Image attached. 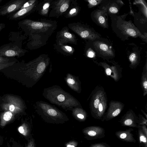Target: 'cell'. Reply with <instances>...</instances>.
Returning a JSON list of instances; mask_svg holds the SVG:
<instances>
[{
    "mask_svg": "<svg viewBox=\"0 0 147 147\" xmlns=\"http://www.w3.org/2000/svg\"><path fill=\"white\" fill-rule=\"evenodd\" d=\"M42 94L51 103L62 108L66 111H72L76 108H82L77 100L59 86L54 85L45 88Z\"/></svg>",
    "mask_w": 147,
    "mask_h": 147,
    "instance_id": "cell-1",
    "label": "cell"
},
{
    "mask_svg": "<svg viewBox=\"0 0 147 147\" xmlns=\"http://www.w3.org/2000/svg\"><path fill=\"white\" fill-rule=\"evenodd\" d=\"M37 113L45 122L53 124H62L69 120L66 114L55 106L42 101L36 102Z\"/></svg>",
    "mask_w": 147,
    "mask_h": 147,
    "instance_id": "cell-2",
    "label": "cell"
},
{
    "mask_svg": "<svg viewBox=\"0 0 147 147\" xmlns=\"http://www.w3.org/2000/svg\"><path fill=\"white\" fill-rule=\"evenodd\" d=\"M123 116L121 120V122L123 126L130 127H140L137 123L139 124L138 120L135 113L132 111H128Z\"/></svg>",
    "mask_w": 147,
    "mask_h": 147,
    "instance_id": "cell-3",
    "label": "cell"
},
{
    "mask_svg": "<svg viewBox=\"0 0 147 147\" xmlns=\"http://www.w3.org/2000/svg\"><path fill=\"white\" fill-rule=\"evenodd\" d=\"M23 52V50L17 46H7L0 49V56L20 57Z\"/></svg>",
    "mask_w": 147,
    "mask_h": 147,
    "instance_id": "cell-4",
    "label": "cell"
},
{
    "mask_svg": "<svg viewBox=\"0 0 147 147\" xmlns=\"http://www.w3.org/2000/svg\"><path fill=\"white\" fill-rule=\"evenodd\" d=\"M104 93L103 89L98 88L94 92L92 97L90 104L91 112L96 116L101 98Z\"/></svg>",
    "mask_w": 147,
    "mask_h": 147,
    "instance_id": "cell-5",
    "label": "cell"
},
{
    "mask_svg": "<svg viewBox=\"0 0 147 147\" xmlns=\"http://www.w3.org/2000/svg\"><path fill=\"white\" fill-rule=\"evenodd\" d=\"M25 1L24 0H15L4 5L0 9V15H5L20 9Z\"/></svg>",
    "mask_w": 147,
    "mask_h": 147,
    "instance_id": "cell-6",
    "label": "cell"
},
{
    "mask_svg": "<svg viewBox=\"0 0 147 147\" xmlns=\"http://www.w3.org/2000/svg\"><path fill=\"white\" fill-rule=\"evenodd\" d=\"M65 80L72 90L79 93L81 92V82L78 77L68 73L66 75Z\"/></svg>",
    "mask_w": 147,
    "mask_h": 147,
    "instance_id": "cell-7",
    "label": "cell"
},
{
    "mask_svg": "<svg viewBox=\"0 0 147 147\" xmlns=\"http://www.w3.org/2000/svg\"><path fill=\"white\" fill-rule=\"evenodd\" d=\"M123 107V104L120 102L112 101L110 102L107 113V119H111L117 116L120 113Z\"/></svg>",
    "mask_w": 147,
    "mask_h": 147,
    "instance_id": "cell-8",
    "label": "cell"
},
{
    "mask_svg": "<svg viewBox=\"0 0 147 147\" xmlns=\"http://www.w3.org/2000/svg\"><path fill=\"white\" fill-rule=\"evenodd\" d=\"M94 45L96 50L101 55L107 56H113V51L107 44L98 41L94 42Z\"/></svg>",
    "mask_w": 147,
    "mask_h": 147,
    "instance_id": "cell-9",
    "label": "cell"
},
{
    "mask_svg": "<svg viewBox=\"0 0 147 147\" xmlns=\"http://www.w3.org/2000/svg\"><path fill=\"white\" fill-rule=\"evenodd\" d=\"M8 100V109L12 113H17L22 111L24 108L23 104L20 100L14 97H9Z\"/></svg>",
    "mask_w": 147,
    "mask_h": 147,
    "instance_id": "cell-10",
    "label": "cell"
},
{
    "mask_svg": "<svg viewBox=\"0 0 147 147\" xmlns=\"http://www.w3.org/2000/svg\"><path fill=\"white\" fill-rule=\"evenodd\" d=\"M82 131L86 137H96L102 133L103 129L102 128L99 126H91L83 129Z\"/></svg>",
    "mask_w": 147,
    "mask_h": 147,
    "instance_id": "cell-11",
    "label": "cell"
},
{
    "mask_svg": "<svg viewBox=\"0 0 147 147\" xmlns=\"http://www.w3.org/2000/svg\"><path fill=\"white\" fill-rule=\"evenodd\" d=\"M133 130L129 129L125 131H119L116 132L115 134L118 138L121 140L127 142L135 143L136 140L131 133Z\"/></svg>",
    "mask_w": 147,
    "mask_h": 147,
    "instance_id": "cell-12",
    "label": "cell"
},
{
    "mask_svg": "<svg viewBox=\"0 0 147 147\" xmlns=\"http://www.w3.org/2000/svg\"><path fill=\"white\" fill-rule=\"evenodd\" d=\"M107 7L104 10H97L95 13L94 17L98 23L104 27H106L107 22L106 19V11Z\"/></svg>",
    "mask_w": 147,
    "mask_h": 147,
    "instance_id": "cell-13",
    "label": "cell"
},
{
    "mask_svg": "<svg viewBox=\"0 0 147 147\" xmlns=\"http://www.w3.org/2000/svg\"><path fill=\"white\" fill-rule=\"evenodd\" d=\"M72 111L74 117L79 121H84L86 119L87 115L85 111L82 108L77 107L74 108Z\"/></svg>",
    "mask_w": 147,
    "mask_h": 147,
    "instance_id": "cell-14",
    "label": "cell"
},
{
    "mask_svg": "<svg viewBox=\"0 0 147 147\" xmlns=\"http://www.w3.org/2000/svg\"><path fill=\"white\" fill-rule=\"evenodd\" d=\"M107 98L105 92L102 96L99 104L96 116L100 118L103 115L107 108Z\"/></svg>",
    "mask_w": 147,
    "mask_h": 147,
    "instance_id": "cell-15",
    "label": "cell"
},
{
    "mask_svg": "<svg viewBox=\"0 0 147 147\" xmlns=\"http://www.w3.org/2000/svg\"><path fill=\"white\" fill-rule=\"evenodd\" d=\"M123 27L124 32L130 36L135 37L138 36L139 34H140L139 32H138V30L134 28L133 26L129 25V22H126L124 24Z\"/></svg>",
    "mask_w": 147,
    "mask_h": 147,
    "instance_id": "cell-16",
    "label": "cell"
},
{
    "mask_svg": "<svg viewBox=\"0 0 147 147\" xmlns=\"http://www.w3.org/2000/svg\"><path fill=\"white\" fill-rule=\"evenodd\" d=\"M147 65L146 63L144 67L142 73L141 77V85L143 91V95L145 96L147 93Z\"/></svg>",
    "mask_w": 147,
    "mask_h": 147,
    "instance_id": "cell-17",
    "label": "cell"
},
{
    "mask_svg": "<svg viewBox=\"0 0 147 147\" xmlns=\"http://www.w3.org/2000/svg\"><path fill=\"white\" fill-rule=\"evenodd\" d=\"M13 118V115L11 111H9L4 112L1 116L0 125L3 126Z\"/></svg>",
    "mask_w": 147,
    "mask_h": 147,
    "instance_id": "cell-18",
    "label": "cell"
},
{
    "mask_svg": "<svg viewBox=\"0 0 147 147\" xmlns=\"http://www.w3.org/2000/svg\"><path fill=\"white\" fill-rule=\"evenodd\" d=\"M19 132L25 136H28L30 134L31 129L29 125L26 123H23L18 128Z\"/></svg>",
    "mask_w": 147,
    "mask_h": 147,
    "instance_id": "cell-19",
    "label": "cell"
},
{
    "mask_svg": "<svg viewBox=\"0 0 147 147\" xmlns=\"http://www.w3.org/2000/svg\"><path fill=\"white\" fill-rule=\"evenodd\" d=\"M31 8L32 7L30 6L26 8L20 9L12 15V18L13 19H16L23 16L29 11Z\"/></svg>",
    "mask_w": 147,
    "mask_h": 147,
    "instance_id": "cell-20",
    "label": "cell"
},
{
    "mask_svg": "<svg viewBox=\"0 0 147 147\" xmlns=\"http://www.w3.org/2000/svg\"><path fill=\"white\" fill-rule=\"evenodd\" d=\"M138 131L139 139L140 142L142 143L144 147H147V137L143 133L141 128H139Z\"/></svg>",
    "mask_w": 147,
    "mask_h": 147,
    "instance_id": "cell-21",
    "label": "cell"
},
{
    "mask_svg": "<svg viewBox=\"0 0 147 147\" xmlns=\"http://www.w3.org/2000/svg\"><path fill=\"white\" fill-rule=\"evenodd\" d=\"M129 59L132 65H134L137 63L138 57L134 53H131L129 57Z\"/></svg>",
    "mask_w": 147,
    "mask_h": 147,
    "instance_id": "cell-22",
    "label": "cell"
},
{
    "mask_svg": "<svg viewBox=\"0 0 147 147\" xmlns=\"http://www.w3.org/2000/svg\"><path fill=\"white\" fill-rule=\"evenodd\" d=\"M31 27L34 29H38L42 28L43 26V24L41 22H34L31 24Z\"/></svg>",
    "mask_w": 147,
    "mask_h": 147,
    "instance_id": "cell-23",
    "label": "cell"
},
{
    "mask_svg": "<svg viewBox=\"0 0 147 147\" xmlns=\"http://www.w3.org/2000/svg\"><path fill=\"white\" fill-rule=\"evenodd\" d=\"M78 142L75 140H71L67 142L65 145V147H77Z\"/></svg>",
    "mask_w": 147,
    "mask_h": 147,
    "instance_id": "cell-24",
    "label": "cell"
},
{
    "mask_svg": "<svg viewBox=\"0 0 147 147\" xmlns=\"http://www.w3.org/2000/svg\"><path fill=\"white\" fill-rule=\"evenodd\" d=\"M90 6L93 7L99 4L102 1L101 0H89L88 1Z\"/></svg>",
    "mask_w": 147,
    "mask_h": 147,
    "instance_id": "cell-25",
    "label": "cell"
},
{
    "mask_svg": "<svg viewBox=\"0 0 147 147\" xmlns=\"http://www.w3.org/2000/svg\"><path fill=\"white\" fill-rule=\"evenodd\" d=\"M26 147H36L35 140L33 138L29 140Z\"/></svg>",
    "mask_w": 147,
    "mask_h": 147,
    "instance_id": "cell-26",
    "label": "cell"
},
{
    "mask_svg": "<svg viewBox=\"0 0 147 147\" xmlns=\"http://www.w3.org/2000/svg\"><path fill=\"white\" fill-rule=\"evenodd\" d=\"M9 59L0 56V64H7L9 63Z\"/></svg>",
    "mask_w": 147,
    "mask_h": 147,
    "instance_id": "cell-27",
    "label": "cell"
},
{
    "mask_svg": "<svg viewBox=\"0 0 147 147\" xmlns=\"http://www.w3.org/2000/svg\"><path fill=\"white\" fill-rule=\"evenodd\" d=\"M35 1H29L27 2L24 3L21 7L20 9L26 8L30 6L32 4L34 3Z\"/></svg>",
    "mask_w": 147,
    "mask_h": 147,
    "instance_id": "cell-28",
    "label": "cell"
},
{
    "mask_svg": "<svg viewBox=\"0 0 147 147\" xmlns=\"http://www.w3.org/2000/svg\"><path fill=\"white\" fill-rule=\"evenodd\" d=\"M14 63V62H9L7 64H0V70L11 65H13Z\"/></svg>",
    "mask_w": 147,
    "mask_h": 147,
    "instance_id": "cell-29",
    "label": "cell"
},
{
    "mask_svg": "<svg viewBox=\"0 0 147 147\" xmlns=\"http://www.w3.org/2000/svg\"><path fill=\"white\" fill-rule=\"evenodd\" d=\"M109 10L110 12L113 13H116L118 11L117 8L114 6H112L109 7Z\"/></svg>",
    "mask_w": 147,
    "mask_h": 147,
    "instance_id": "cell-30",
    "label": "cell"
},
{
    "mask_svg": "<svg viewBox=\"0 0 147 147\" xmlns=\"http://www.w3.org/2000/svg\"><path fill=\"white\" fill-rule=\"evenodd\" d=\"M69 7L67 3L63 4L60 8V11L62 12L65 11Z\"/></svg>",
    "mask_w": 147,
    "mask_h": 147,
    "instance_id": "cell-31",
    "label": "cell"
},
{
    "mask_svg": "<svg viewBox=\"0 0 147 147\" xmlns=\"http://www.w3.org/2000/svg\"><path fill=\"white\" fill-rule=\"evenodd\" d=\"M140 128L142 129V130L144 135L147 137V129L146 125H143L140 126Z\"/></svg>",
    "mask_w": 147,
    "mask_h": 147,
    "instance_id": "cell-32",
    "label": "cell"
},
{
    "mask_svg": "<svg viewBox=\"0 0 147 147\" xmlns=\"http://www.w3.org/2000/svg\"><path fill=\"white\" fill-rule=\"evenodd\" d=\"M141 121L140 123L139 124L141 125H146V126L147 125V119H145L143 116H142L141 115Z\"/></svg>",
    "mask_w": 147,
    "mask_h": 147,
    "instance_id": "cell-33",
    "label": "cell"
},
{
    "mask_svg": "<svg viewBox=\"0 0 147 147\" xmlns=\"http://www.w3.org/2000/svg\"><path fill=\"white\" fill-rule=\"evenodd\" d=\"M90 147H107L103 144H96L91 145Z\"/></svg>",
    "mask_w": 147,
    "mask_h": 147,
    "instance_id": "cell-34",
    "label": "cell"
},
{
    "mask_svg": "<svg viewBox=\"0 0 147 147\" xmlns=\"http://www.w3.org/2000/svg\"><path fill=\"white\" fill-rule=\"evenodd\" d=\"M64 36L68 38H71L72 37V34L69 33L65 32L64 33Z\"/></svg>",
    "mask_w": 147,
    "mask_h": 147,
    "instance_id": "cell-35",
    "label": "cell"
},
{
    "mask_svg": "<svg viewBox=\"0 0 147 147\" xmlns=\"http://www.w3.org/2000/svg\"><path fill=\"white\" fill-rule=\"evenodd\" d=\"M94 53L92 51H90L88 52V55L90 57H92L94 56Z\"/></svg>",
    "mask_w": 147,
    "mask_h": 147,
    "instance_id": "cell-36",
    "label": "cell"
},
{
    "mask_svg": "<svg viewBox=\"0 0 147 147\" xmlns=\"http://www.w3.org/2000/svg\"><path fill=\"white\" fill-rule=\"evenodd\" d=\"M49 6V4L48 3L45 4L43 6V9H45L48 8Z\"/></svg>",
    "mask_w": 147,
    "mask_h": 147,
    "instance_id": "cell-37",
    "label": "cell"
},
{
    "mask_svg": "<svg viewBox=\"0 0 147 147\" xmlns=\"http://www.w3.org/2000/svg\"><path fill=\"white\" fill-rule=\"evenodd\" d=\"M76 11V9L75 8L71 9L69 11V13L71 15H72L74 13H75Z\"/></svg>",
    "mask_w": 147,
    "mask_h": 147,
    "instance_id": "cell-38",
    "label": "cell"
},
{
    "mask_svg": "<svg viewBox=\"0 0 147 147\" xmlns=\"http://www.w3.org/2000/svg\"><path fill=\"white\" fill-rule=\"evenodd\" d=\"M66 49L69 51H71L72 50V48L71 47L66 46H65Z\"/></svg>",
    "mask_w": 147,
    "mask_h": 147,
    "instance_id": "cell-39",
    "label": "cell"
},
{
    "mask_svg": "<svg viewBox=\"0 0 147 147\" xmlns=\"http://www.w3.org/2000/svg\"><path fill=\"white\" fill-rule=\"evenodd\" d=\"M5 24L3 23L0 24V32L1 30L4 27Z\"/></svg>",
    "mask_w": 147,
    "mask_h": 147,
    "instance_id": "cell-40",
    "label": "cell"
},
{
    "mask_svg": "<svg viewBox=\"0 0 147 147\" xmlns=\"http://www.w3.org/2000/svg\"><path fill=\"white\" fill-rule=\"evenodd\" d=\"M2 1V0H0V3Z\"/></svg>",
    "mask_w": 147,
    "mask_h": 147,
    "instance_id": "cell-41",
    "label": "cell"
}]
</instances>
